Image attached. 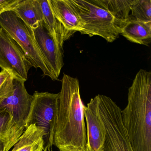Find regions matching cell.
Wrapping results in <instances>:
<instances>
[{"label": "cell", "instance_id": "9a60e30c", "mask_svg": "<svg viewBox=\"0 0 151 151\" xmlns=\"http://www.w3.org/2000/svg\"><path fill=\"white\" fill-rule=\"evenodd\" d=\"M44 134L35 124L26 128L11 151H44Z\"/></svg>", "mask_w": 151, "mask_h": 151}, {"label": "cell", "instance_id": "52a82bcc", "mask_svg": "<svg viewBox=\"0 0 151 151\" xmlns=\"http://www.w3.org/2000/svg\"><path fill=\"white\" fill-rule=\"evenodd\" d=\"M32 65L18 44L0 28V68L15 80L25 83Z\"/></svg>", "mask_w": 151, "mask_h": 151}, {"label": "cell", "instance_id": "5b68a950", "mask_svg": "<svg viewBox=\"0 0 151 151\" xmlns=\"http://www.w3.org/2000/svg\"><path fill=\"white\" fill-rule=\"evenodd\" d=\"M0 27L18 44L32 67L40 69L44 76L55 81L34 40L32 31L14 11L9 10L0 15Z\"/></svg>", "mask_w": 151, "mask_h": 151}, {"label": "cell", "instance_id": "5bb4252c", "mask_svg": "<svg viewBox=\"0 0 151 151\" xmlns=\"http://www.w3.org/2000/svg\"><path fill=\"white\" fill-rule=\"evenodd\" d=\"M13 11L31 30L43 22L39 0H19Z\"/></svg>", "mask_w": 151, "mask_h": 151}, {"label": "cell", "instance_id": "2e32d148", "mask_svg": "<svg viewBox=\"0 0 151 151\" xmlns=\"http://www.w3.org/2000/svg\"><path fill=\"white\" fill-rule=\"evenodd\" d=\"M43 15V24L53 38L63 46L65 40L64 32L52 11L50 0H39Z\"/></svg>", "mask_w": 151, "mask_h": 151}, {"label": "cell", "instance_id": "44dd1931", "mask_svg": "<svg viewBox=\"0 0 151 151\" xmlns=\"http://www.w3.org/2000/svg\"><path fill=\"white\" fill-rule=\"evenodd\" d=\"M52 151V150H51V151Z\"/></svg>", "mask_w": 151, "mask_h": 151}, {"label": "cell", "instance_id": "ba28073f", "mask_svg": "<svg viewBox=\"0 0 151 151\" xmlns=\"http://www.w3.org/2000/svg\"><path fill=\"white\" fill-rule=\"evenodd\" d=\"M34 40L48 68L55 78L58 80L63 67V46L53 38L43 22L31 30Z\"/></svg>", "mask_w": 151, "mask_h": 151}, {"label": "cell", "instance_id": "7c38bea8", "mask_svg": "<svg viewBox=\"0 0 151 151\" xmlns=\"http://www.w3.org/2000/svg\"><path fill=\"white\" fill-rule=\"evenodd\" d=\"M120 34L132 43L148 46L151 43V22L137 21L130 17L121 23Z\"/></svg>", "mask_w": 151, "mask_h": 151}, {"label": "cell", "instance_id": "7a4b0ae2", "mask_svg": "<svg viewBox=\"0 0 151 151\" xmlns=\"http://www.w3.org/2000/svg\"><path fill=\"white\" fill-rule=\"evenodd\" d=\"M122 121L133 151H151V72L139 70L129 88Z\"/></svg>", "mask_w": 151, "mask_h": 151}, {"label": "cell", "instance_id": "ac0fdd59", "mask_svg": "<svg viewBox=\"0 0 151 151\" xmlns=\"http://www.w3.org/2000/svg\"><path fill=\"white\" fill-rule=\"evenodd\" d=\"M132 18L145 22H151V0H133L131 6Z\"/></svg>", "mask_w": 151, "mask_h": 151}, {"label": "cell", "instance_id": "30bf717a", "mask_svg": "<svg viewBox=\"0 0 151 151\" xmlns=\"http://www.w3.org/2000/svg\"><path fill=\"white\" fill-rule=\"evenodd\" d=\"M83 113L87 126L86 151H103L106 132L100 117L96 96L91 99L87 106L84 105Z\"/></svg>", "mask_w": 151, "mask_h": 151}, {"label": "cell", "instance_id": "277c9868", "mask_svg": "<svg viewBox=\"0 0 151 151\" xmlns=\"http://www.w3.org/2000/svg\"><path fill=\"white\" fill-rule=\"evenodd\" d=\"M101 120L106 132L102 151H133L122 121V109L109 97L96 95Z\"/></svg>", "mask_w": 151, "mask_h": 151}, {"label": "cell", "instance_id": "3957f363", "mask_svg": "<svg viewBox=\"0 0 151 151\" xmlns=\"http://www.w3.org/2000/svg\"><path fill=\"white\" fill-rule=\"evenodd\" d=\"M83 24L80 33L90 37L99 36L109 43L120 34L122 22L117 20L98 0H70Z\"/></svg>", "mask_w": 151, "mask_h": 151}, {"label": "cell", "instance_id": "e0dca14e", "mask_svg": "<svg viewBox=\"0 0 151 151\" xmlns=\"http://www.w3.org/2000/svg\"><path fill=\"white\" fill-rule=\"evenodd\" d=\"M133 0H98L100 4L121 22L129 20Z\"/></svg>", "mask_w": 151, "mask_h": 151}, {"label": "cell", "instance_id": "ffe728a7", "mask_svg": "<svg viewBox=\"0 0 151 151\" xmlns=\"http://www.w3.org/2000/svg\"><path fill=\"white\" fill-rule=\"evenodd\" d=\"M19 0H0V15L4 12L14 10Z\"/></svg>", "mask_w": 151, "mask_h": 151}, {"label": "cell", "instance_id": "4fadbf2b", "mask_svg": "<svg viewBox=\"0 0 151 151\" xmlns=\"http://www.w3.org/2000/svg\"><path fill=\"white\" fill-rule=\"evenodd\" d=\"M24 131L13 123L6 109L0 108V151H9Z\"/></svg>", "mask_w": 151, "mask_h": 151}, {"label": "cell", "instance_id": "d6986e66", "mask_svg": "<svg viewBox=\"0 0 151 151\" xmlns=\"http://www.w3.org/2000/svg\"><path fill=\"white\" fill-rule=\"evenodd\" d=\"M14 80L13 77L7 71L1 70L0 72V103L13 92Z\"/></svg>", "mask_w": 151, "mask_h": 151}, {"label": "cell", "instance_id": "8992f818", "mask_svg": "<svg viewBox=\"0 0 151 151\" xmlns=\"http://www.w3.org/2000/svg\"><path fill=\"white\" fill-rule=\"evenodd\" d=\"M25 129L35 124L44 132V151L52 150L59 103V94L35 91Z\"/></svg>", "mask_w": 151, "mask_h": 151}, {"label": "cell", "instance_id": "6da1fadb", "mask_svg": "<svg viewBox=\"0 0 151 151\" xmlns=\"http://www.w3.org/2000/svg\"><path fill=\"white\" fill-rule=\"evenodd\" d=\"M59 93L53 145L60 151H86L87 137L78 79L64 74Z\"/></svg>", "mask_w": 151, "mask_h": 151}, {"label": "cell", "instance_id": "9c48e42d", "mask_svg": "<svg viewBox=\"0 0 151 151\" xmlns=\"http://www.w3.org/2000/svg\"><path fill=\"white\" fill-rule=\"evenodd\" d=\"M24 83L14 79L13 92L0 103V108L8 112L13 123L23 130L25 129L33 100V95L28 92Z\"/></svg>", "mask_w": 151, "mask_h": 151}, {"label": "cell", "instance_id": "8fae6325", "mask_svg": "<svg viewBox=\"0 0 151 151\" xmlns=\"http://www.w3.org/2000/svg\"><path fill=\"white\" fill-rule=\"evenodd\" d=\"M54 15L64 32L65 41L74 33L83 29V24L79 15L70 0H50Z\"/></svg>", "mask_w": 151, "mask_h": 151}]
</instances>
